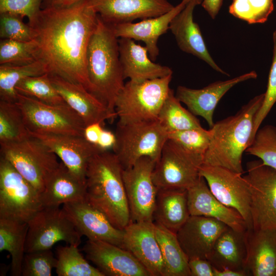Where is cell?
I'll list each match as a JSON object with an SVG mask.
<instances>
[{
	"mask_svg": "<svg viewBox=\"0 0 276 276\" xmlns=\"http://www.w3.org/2000/svg\"><path fill=\"white\" fill-rule=\"evenodd\" d=\"M187 196L190 216L214 218L239 232L248 230L242 216L236 210L218 200L211 192L203 177L200 176L196 182L187 190Z\"/></svg>",
	"mask_w": 276,
	"mask_h": 276,
	"instance_id": "cell-23",
	"label": "cell"
},
{
	"mask_svg": "<svg viewBox=\"0 0 276 276\" xmlns=\"http://www.w3.org/2000/svg\"><path fill=\"white\" fill-rule=\"evenodd\" d=\"M264 98V93L255 97L235 115L214 123L203 164L242 174V155L254 139L255 118Z\"/></svg>",
	"mask_w": 276,
	"mask_h": 276,
	"instance_id": "cell-4",
	"label": "cell"
},
{
	"mask_svg": "<svg viewBox=\"0 0 276 276\" xmlns=\"http://www.w3.org/2000/svg\"><path fill=\"white\" fill-rule=\"evenodd\" d=\"M43 0H0V13L10 12L27 17L29 24L36 18Z\"/></svg>",
	"mask_w": 276,
	"mask_h": 276,
	"instance_id": "cell-45",
	"label": "cell"
},
{
	"mask_svg": "<svg viewBox=\"0 0 276 276\" xmlns=\"http://www.w3.org/2000/svg\"><path fill=\"white\" fill-rule=\"evenodd\" d=\"M49 74V73H48ZM51 81L65 103L82 118L86 126L117 117L93 94L83 86L58 75L49 74Z\"/></svg>",
	"mask_w": 276,
	"mask_h": 276,
	"instance_id": "cell-22",
	"label": "cell"
},
{
	"mask_svg": "<svg viewBox=\"0 0 276 276\" xmlns=\"http://www.w3.org/2000/svg\"><path fill=\"white\" fill-rule=\"evenodd\" d=\"M172 75L141 83L129 81L118 95L115 111L118 123L125 124L158 120L171 88Z\"/></svg>",
	"mask_w": 276,
	"mask_h": 276,
	"instance_id": "cell-5",
	"label": "cell"
},
{
	"mask_svg": "<svg viewBox=\"0 0 276 276\" xmlns=\"http://www.w3.org/2000/svg\"><path fill=\"white\" fill-rule=\"evenodd\" d=\"M62 209L82 236L124 248V230L114 227L103 213L86 199L64 203Z\"/></svg>",
	"mask_w": 276,
	"mask_h": 276,
	"instance_id": "cell-17",
	"label": "cell"
},
{
	"mask_svg": "<svg viewBox=\"0 0 276 276\" xmlns=\"http://www.w3.org/2000/svg\"><path fill=\"white\" fill-rule=\"evenodd\" d=\"M203 158L186 151L174 141L168 139L152 173L157 188L188 190L200 177Z\"/></svg>",
	"mask_w": 276,
	"mask_h": 276,
	"instance_id": "cell-12",
	"label": "cell"
},
{
	"mask_svg": "<svg viewBox=\"0 0 276 276\" xmlns=\"http://www.w3.org/2000/svg\"><path fill=\"white\" fill-rule=\"evenodd\" d=\"M246 152L276 170V127L267 125L259 128Z\"/></svg>",
	"mask_w": 276,
	"mask_h": 276,
	"instance_id": "cell-40",
	"label": "cell"
},
{
	"mask_svg": "<svg viewBox=\"0 0 276 276\" xmlns=\"http://www.w3.org/2000/svg\"><path fill=\"white\" fill-rule=\"evenodd\" d=\"M252 229L276 231V170L261 159L247 162Z\"/></svg>",
	"mask_w": 276,
	"mask_h": 276,
	"instance_id": "cell-10",
	"label": "cell"
},
{
	"mask_svg": "<svg viewBox=\"0 0 276 276\" xmlns=\"http://www.w3.org/2000/svg\"><path fill=\"white\" fill-rule=\"evenodd\" d=\"M199 175L205 180L214 196L225 205L236 210L252 229L250 193L247 182L241 174L226 168L202 164Z\"/></svg>",
	"mask_w": 276,
	"mask_h": 276,
	"instance_id": "cell-14",
	"label": "cell"
},
{
	"mask_svg": "<svg viewBox=\"0 0 276 276\" xmlns=\"http://www.w3.org/2000/svg\"><path fill=\"white\" fill-rule=\"evenodd\" d=\"M123 170L113 152L102 150L90 158L86 173V200L122 230L131 222Z\"/></svg>",
	"mask_w": 276,
	"mask_h": 276,
	"instance_id": "cell-2",
	"label": "cell"
},
{
	"mask_svg": "<svg viewBox=\"0 0 276 276\" xmlns=\"http://www.w3.org/2000/svg\"><path fill=\"white\" fill-rule=\"evenodd\" d=\"M273 57L269 74L267 87L264 93V98L262 105L255 118L253 133L254 137L256 132L260 128L261 124L276 102V31L273 34Z\"/></svg>",
	"mask_w": 276,
	"mask_h": 276,
	"instance_id": "cell-44",
	"label": "cell"
},
{
	"mask_svg": "<svg viewBox=\"0 0 276 276\" xmlns=\"http://www.w3.org/2000/svg\"><path fill=\"white\" fill-rule=\"evenodd\" d=\"M203 0H190L185 8L171 21L169 29L177 45L183 52L192 54L205 61L215 71L228 75L214 61L206 48L198 25L194 21L195 7Z\"/></svg>",
	"mask_w": 276,
	"mask_h": 276,
	"instance_id": "cell-25",
	"label": "cell"
},
{
	"mask_svg": "<svg viewBox=\"0 0 276 276\" xmlns=\"http://www.w3.org/2000/svg\"><path fill=\"white\" fill-rule=\"evenodd\" d=\"M228 227L214 218L190 216L176 234L188 260L208 259L216 240Z\"/></svg>",
	"mask_w": 276,
	"mask_h": 276,
	"instance_id": "cell-20",
	"label": "cell"
},
{
	"mask_svg": "<svg viewBox=\"0 0 276 276\" xmlns=\"http://www.w3.org/2000/svg\"><path fill=\"white\" fill-rule=\"evenodd\" d=\"M190 1L181 0L171 10L156 17L144 19L137 22H126L111 26L118 38H128L144 42L150 59L155 61L159 55L157 41L159 37L167 32L172 20Z\"/></svg>",
	"mask_w": 276,
	"mask_h": 276,
	"instance_id": "cell-24",
	"label": "cell"
},
{
	"mask_svg": "<svg viewBox=\"0 0 276 276\" xmlns=\"http://www.w3.org/2000/svg\"><path fill=\"white\" fill-rule=\"evenodd\" d=\"M25 253L51 249L57 242L78 246L82 235L59 206H43L28 222Z\"/></svg>",
	"mask_w": 276,
	"mask_h": 276,
	"instance_id": "cell-11",
	"label": "cell"
},
{
	"mask_svg": "<svg viewBox=\"0 0 276 276\" xmlns=\"http://www.w3.org/2000/svg\"><path fill=\"white\" fill-rule=\"evenodd\" d=\"M20 95L35 98L46 104L60 105L66 104L53 85L48 73L28 77L15 86Z\"/></svg>",
	"mask_w": 276,
	"mask_h": 276,
	"instance_id": "cell-37",
	"label": "cell"
},
{
	"mask_svg": "<svg viewBox=\"0 0 276 276\" xmlns=\"http://www.w3.org/2000/svg\"><path fill=\"white\" fill-rule=\"evenodd\" d=\"M30 136L16 104L0 100V144L20 141Z\"/></svg>",
	"mask_w": 276,
	"mask_h": 276,
	"instance_id": "cell-36",
	"label": "cell"
},
{
	"mask_svg": "<svg viewBox=\"0 0 276 276\" xmlns=\"http://www.w3.org/2000/svg\"><path fill=\"white\" fill-rule=\"evenodd\" d=\"M83 250L105 276H151L129 251L110 243L88 239Z\"/></svg>",
	"mask_w": 276,
	"mask_h": 276,
	"instance_id": "cell-16",
	"label": "cell"
},
{
	"mask_svg": "<svg viewBox=\"0 0 276 276\" xmlns=\"http://www.w3.org/2000/svg\"><path fill=\"white\" fill-rule=\"evenodd\" d=\"M116 141L115 133L103 129L100 134L97 146L103 150L112 149Z\"/></svg>",
	"mask_w": 276,
	"mask_h": 276,
	"instance_id": "cell-48",
	"label": "cell"
},
{
	"mask_svg": "<svg viewBox=\"0 0 276 276\" xmlns=\"http://www.w3.org/2000/svg\"><path fill=\"white\" fill-rule=\"evenodd\" d=\"M188 266L190 276H214V267L208 259H190Z\"/></svg>",
	"mask_w": 276,
	"mask_h": 276,
	"instance_id": "cell-46",
	"label": "cell"
},
{
	"mask_svg": "<svg viewBox=\"0 0 276 276\" xmlns=\"http://www.w3.org/2000/svg\"><path fill=\"white\" fill-rule=\"evenodd\" d=\"M120 59L124 79L141 83L172 75L168 66L153 62L148 49L128 38H119Z\"/></svg>",
	"mask_w": 276,
	"mask_h": 276,
	"instance_id": "cell-26",
	"label": "cell"
},
{
	"mask_svg": "<svg viewBox=\"0 0 276 276\" xmlns=\"http://www.w3.org/2000/svg\"><path fill=\"white\" fill-rule=\"evenodd\" d=\"M98 20V14L83 0L68 7L41 9L29 24L36 32L38 59L48 73L81 85L90 93L86 56Z\"/></svg>",
	"mask_w": 276,
	"mask_h": 276,
	"instance_id": "cell-1",
	"label": "cell"
},
{
	"mask_svg": "<svg viewBox=\"0 0 276 276\" xmlns=\"http://www.w3.org/2000/svg\"><path fill=\"white\" fill-rule=\"evenodd\" d=\"M274 9L273 0H233L232 15L249 24L264 23Z\"/></svg>",
	"mask_w": 276,
	"mask_h": 276,
	"instance_id": "cell-39",
	"label": "cell"
},
{
	"mask_svg": "<svg viewBox=\"0 0 276 276\" xmlns=\"http://www.w3.org/2000/svg\"><path fill=\"white\" fill-rule=\"evenodd\" d=\"M43 207L37 190L1 156L0 218L28 223Z\"/></svg>",
	"mask_w": 276,
	"mask_h": 276,
	"instance_id": "cell-8",
	"label": "cell"
},
{
	"mask_svg": "<svg viewBox=\"0 0 276 276\" xmlns=\"http://www.w3.org/2000/svg\"><path fill=\"white\" fill-rule=\"evenodd\" d=\"M56 258L55 268L58 276H105L88 262L75 245L57 247Z\"/></svg>",
	"mask_w": 276,
	"mask_h": 276,
	"instance_id": "cell-35",
	"label": "cell"
},
{
	"mask_svg": "<svg viewBox=\"0 0 276 276\" xmlns=\"http://www.w3.org/2000/svg\"><path fill=\"white\" fill-rule=\"evenodd\" d=\"M0 145L1 156L7 159L40 195L60 164L58 156L31 135L20 141Z\"/></svg>",
	"mask_w": 276,
	"mask_h": 276,
	"instance_id": "cell-7",
	"label": "cell"
},
{
	"mask_svg": "<svg viewBox=\"0 0 276 276\" xmlns=\"http://www.w3.org/2000/svg\"><path fill=\"white\" fill-rule=\"evenodd\" d=\"M257 77L256 72L251 71L229 80L215 82L200 89L179 86L175 96L187 105L191 113L202 117L212 128L214 124V110L224 94L237 84Z\"/></svg>",
	"mask_w": 276,
	"mask_h": 276,
	"instance_id": "cell-21",
	"label": "cell"
},
{
	"mask_svg": "<svg viewBox=\"0 0 276 276\" xmlns=\"http://www.w3.org/2000/svg\"><path fill=\"white\" fill-rule=\"evenodd\" d=\"M103 124L100 122L94 123L85 126L83 136L91 144L97 146L100 134L103 129Z\"/></svg>",
	"mask_w": 276,
	"mask_h": 276,
	"instance_id": "cell-47",
	"label": "cell"
},
{
	"mask_svg": "<svg viewBox=\"0 0 276 276\" xmlns=\"http://www.w3.org/2000/svg\"><path fill=\"white\" fill-rule=\"evenodd\" d=\"M246 231L239 232L228 227L220 235L208 258L214 268L246 272Z\"/></svg>",
	"mask_w": 276,
	"mask_h": 276,
	"instance_id": "cell-28",
	"label": "cell"
},
{
	"mask_svg": "<svg viewBox=\"0 0 276 276\" xmlns=\"http://www.w3.org/2000/svg\"><path fill=\"white\" fill-rule=\"evenodd\" d=\"M115 135L113 152L123 169L131 167L143 157H150L156 163L168 139V132L158 120L118 123Z\"/></svg>",
	"mask_w": 276,
	"mask_h": 276,
	"instance_id": "cell-6",
	"label": "cell"
},
{
	"mask_svg": "<svg viewBox=\"0 0 276 276\" xmlns=\"http://www.w3.org/2000/svg\"><path fill=\"white\" fill-rule=\"evenodd\" d=\"M83 0H43L41 9L71 7Z\"/></svg>",
	"mask_w": 276,
	"mask_h": 276,
	"instance_id": "cell-50",
	"label": "cell"
},
{
	"mask_svg": "<svg viewBox=\"0 0 276 276\" xmlns=\"http://www.w3.org/2000/svg\"><path fill=\"white\" fill-rule=\"evenodd\" d=\"M86 183L76 177L60 161L40 194L43 206L61 204L86 199Z\"/></svg>",
	"mask_w": 276,
	"mask_h": 276,
	"instance_id": "cell-30",
	"label": "cell"
},
{
	"mask_svg": "<svg viewBox=\"0 0 276 276\" xmlns=\"http://www.w3.org/2000/svg\"><path fill=\"white\" fill-rule=\"evenodd\" d=\"M155 234L163 256L164 276H190L188 258L182 249L176 234L154 222Z\"/></svg>",
	"mask_w": 276,
	"mask_h": 276,
	"instance_id": "cell-32",
	"label": "cell"
},
{
	"mask_svg": "<svg viewBox=\"0 0 276 276\" xmlns=\"http://www.w3.org/2000/svg\"><path fill=\"white\" fill-rule=\"evenodd\" d=\"M247 275L276 276V231L248 229Z\"/></svg>",
	"mask_w": 276,
	"mask_h": 276,
	"instance_id": "cell-27",
	"label": "cell"
},
{
	"mask_svg": "<svg viewBox=\"0 0 276 276\" xmlns=\"http://www.w3.org/2000/svg\"><path fill=\"white\" fill-rule=\"evenodd\" d=\"M21 266L22 276H51L57 265L51 249L25 253Z\"/></svg>",
	"mask_w": 276,
	"mask_h": 276,
	"instance_id": "cell-42",
	"label": "cell"
},
{
	"mask_svg": "<svg viewBox=\"0 0 276 276\" xmlns=\"http://www.w3.org/2000/svg\"><path fill=\"white\" fill-rule=\"evenodd\" d=\"M245 271H238L231 269L225 268L218 270L214 268V276H247Z\"/></svg>",
	"mask_w": 276,
	"mask_h": 276,
	"instance_id": "cell-51",
	"label": "cell"
},
{
	"mask_svg": "<svg viewBox=\"0 0 276 276\" xmlns=\"http://www.w3.org/2000/svg\"><path fill=\"white\" fill-rule=\"evenodd\" d=\"M123 230L124 248L129 251L151 276H164V261L153 222H130Z\"/></svg>",
	"mask_w": 276,
	"mask_h": 276,
	"instance_id": "cell-19",
	"label": "cell"
},
{
	"mask_svg": "<svg viewBox=\"0 0 276 276\" xmlns=\"http://www.w3.org/2000/svg\"><path fill=\"white\" fill-rule=\"evenodd\" d=\"M48 73L46 66L39 60L22 65H0V100L15 102L17 84L23 79Z\"/></svg>",
	"mask_w": 276,
	"mask_h": 276,
	"instance_id": "cell-34",
	"label": "cell"
},
{
	"mask_svg": "<svg viewBox=\"0 0 276 276\" xmlns=\"http://www.w3.org/2000/svg\"><path fill=\"white\" fill-rule=\"evenodd\" d=\"M212 134L211 129L206 130L202 128L170 132L168 133V137L188 152L203 158V160Z\"/></svg>",
	"mask_w": 276,
	"mask_h": 276,
	"instance_id": "cell-41",
	"label": "cell"
},
{
	"mask_svg": "<svg viewBox=\"0 0 276 276\" xmlns=\"http://www.w3.org/2000/svg\"><path fill=\"white\" fill-rule=\"evenodd\" d=\"M86 65L90 93L110 111L117 114L116 100L125 84L119 38L111 26L99 15L97 27L88 45Z\"/></svg>",
	"mask_w": 276,
	"mask_h": 276,
	"instance_id": "cell-3",
	"label": "cell"
},
{
	"mask_svg": "<svg viewBox=\"0 0 276 276\" xmlns=\"http://www.w3.org/2000/svg\"><path fill=\"white\" fill-rule=\"evenodd\" d=\"M30 133L54 152L76 177L86 183L88 162L103 150L82 136L42 131Z\"/></svg>",
	"mask_w": 276,
	"mask_h": 276,
	"instance_id": "cell-15",
	"label": "cell"
},
{
	"mask_svg": "<svg viewBox=\"0 0 276 276\" xmlns=\"http://www.w3.org/2000/svg\"><path fill=\"white\" fill-rule=\"evenodd\" d=\"M157 120L168 133L202 128L195 115L181 106L172 89L162 106Z\"/></svg>",
	"mask_w": 276,
	"mask_h": 276,
	"instance_id": "cell-33",
	"label": "cell"
},
{
	"mask_svg": "<svg viewBox=\"0 0 276 276\" xmlns=\"http://www.w3.org/2000/svg\"><path fill=\"white\" fill-rule=\"evenodd\" d=\"M28 230V223L0 218V251H7L11 255V275H21Z\"/></svg>",
	"mask_w": 276,
	"mask_h": 276,
	"instance_id": "cell-31",
	"label": "cell"
},
{
	"mask_svg": "<svg viewBox=\"0 0 276 276\" xmlns=\"http://www.w3.org/2000/svg\"><path fill=\"white\" fill-rule=\"evenodd\" d=\"M155 164L150 157H143L131 167L123 170L131 222H153L158 191L152 178Z\"/></svg>",
	"mask_w": 276,
	"mask_h": 276,
	"instance_id": "cell-13",
	"label": "cell"
},
{
	"mask_svg": "<svg viewBox=\"0 0 276 276\" xmlns=\"http://www.w3.org/2000/svg\"><path fill=\"white\" fill-rule=\"evenodd\" d=\"M15 103L21 111L29 132L83 136L86 125L81 117L67 104L50 105L18 93Z\"/></svg>",
	"mask_w": 276,
	"mask_h": 276,
	"instance_id": "cell-9",
	"label": "cell"
},
{
	"mask_svg": "<svg viewBox=\"0 0 276 276\" xmlns=\"http://www.w3.org/2000/svg\"><path fill=\"white\" fill-rule=\"evenodd\" d=\"M222 2L223 0H203L201 6L210 16L214 19L221 7Z\"/></svg>",
	"mask_w": 276,
	"mask_h": 276,
	"instance_id": "cell-49",
	"label": "cell"
},
{
	"mask_svg": "<svg viewBox=\"0 0 276 276\" xmlns=\"http://www.w3.org/2000/svg\"><path fill=\"white\" fill-rule=\"evenodd\" d=\"M105 23L113 26L156 17L174 6L168 0H87Z\"/></svg>",
	"mask_w": 276,
	"mask_h": 276,
	"instance_id": "cell-18",
	"label": "cell"
},
{
	"mask_svg": "<svg viewBox=\"0 0 276 276\" xmlns=\"http://www.w3.org/2000/svg\"><path fill=\"white\" fill-rule=\"evenodd\" d=\"M190 216L187 190L158 189L153 222L176 234Z\"/></svg>",
	"mask_w": 276,
	"mask_h": 276,
	"instance_id": "cell-29",
	"label": "cell"
},
{
	"mask_svg": "<svg viewBox=\"0 0 276 276\" xmlns=\"http://www.w3.org/2000/svg\"><path fill=\"white\" fill-rule=\"evenodd\" d=\"M20 15L10 12L0 13L1 39L29 41L35 39L36 32L29 24L23 21Z\"/></svg>",
	"mask_w": 276,
	"mask_h": 276,
	"instance_id": "cell-43",
	"label": "cell"
},
{
	"mask_svg": "<svg viewBox=\"0 0 276 276\" xmlns=\"http://www.w3.org/2000/svg\"><path fill=\"white\" fill-rule=\"evenodd\" d=\"M38 59L36 41H29L1 39L0 65H22L33 63Z\"/></svg>",
	"mask_w": 276,
	"mask_h": 276,
	"instance_id": "cell-38",
	"label": "cell"
}]
</instances>
